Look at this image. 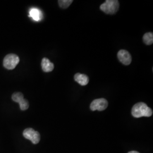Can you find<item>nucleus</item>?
Here are the masks:
<instances>
[{
	"label": "nucleus",
	"instance_id": "423d86ee",
	"mask_svg": "<svg viewBox=\"0 0 153 153\" xmlns=\"http://www.w3.org/2000/svg\"><path fill=\"white\" fill-rule=\"evenodd\" d=\"M12 99L14 102L19 104L20 108L22 111L26 110L29 107L28 102L24 98V96L21 93H14L12 95Z\"/></svg>",
	"mask_w": 153,
	"mask_h": 153
},
{
	"label": "nucleus",
	"instance_id": "ddd939ff",
	"mask_svg": "<svg viewBox=\"0 0 153 153\" xmlns=\"http://www.w3.org/2000/svg\"><path fill=\"white\" fill-rule=\"evenodd\" d=\"M138 153V152H136V151H131V152H129V153Z\"/></svg>",
	"mask_w": 153,
	"mask_h": 153
},
{
	"label": "nucleus",
	"instance_id": "f257e3e1",
	"mask_svg": "<svg viewBox=\"0 0 153 153\" xmlns=\"http://www.w3.org/2000/svg\"><path fill=\"white\" fill-rule=\"evenodd\" d=\"M131 115L136 118L150 117L153 115V110L145 103L140 102L134 104L132 107Z\"/></svg>",
	"mask_w": 153,
	"mask_h": 153
},
{
	"label": "nucleus",
	"instance_id": "f8f14e48",
	"mask_svg": "<svg viewBox=\"0 0 153 153\" xmlns=\"http://www.w3.org/2000/svg\"><path fill=\"white\" fill-rule=\"evenodd\" d=\"M73 2L72 0H59L58 1L59 5L61 8L62 9H66L69 6L71 5V3Z\"/></svg>",
	"mask_w": 153,
	"mask_h": 153
},
{
	"label": "nucleus",
	"instance_id": "39448f33",
	"mask_svg": "<svg viewBox=\"0 0 153 153\" xmlns=\"http://www.w3.org/2000/svg\"><path fill=\"white\" fill-rule=\"evenodd\" d=\"M108 101L105 99H97L91 102L90 104V109L93 111L96 110L102 111L106 109L108 107Z\"/></svg>",
	"mask_w": 153,
	"mask_h": 153
},
{
	"label": "nucleus",
	"instance_id": "0eeeda50",
	"mask_svg": "<svg viewBox=\"0 0 153 153\" xmlns=\"http://www.w3.org/2000/svg\"><path fill=\"white\" fill-rule=\"evenodd\" d=\"M117 57L121 62L125 65H129L131 63V55L126 50L121 49L117 53Z\"/></svg>",
	"mask_w": 153,
	"mask_h": 153
},
{
	"label": "nucleus",
	"instance_id": "20e7f679",
	"mask_svg": "<svg viewBox=\"0 0 153 153\" xmlns=\"http://www.w3.org/2000/svg\"><path fill=\"white\" fill-rule=\"evenodd\" d=\"M25 138L30 140L33 144L38 143L40 140V136L38 131H35L33 128H27L23 133Z\"/></svg>",
	"mask_w": 153,
	"mask_h": 153
},
{
	"label": "nucleus",
	"instance_id": "f03ea898",
	"mask_svg": "<svg viewBox=\"0 0 153 153\" xmlns=\"http://www.w3.org/2000/svg\"><path fill=\"white\" fill-rule=\"evenodd\" d=\"M119 2L117 0H107L100 6V9L107 14H115L119 9Z\"/></svg>",
	"mask_w": 153,
	"mask_h": 153
},
{
	"label": "nucleus",
	"instance_id": "6e6552de",
	"mask_svg": "<svg viewBox=\"0 0 153 153\" xmlns=\"http://www.w3.org/2000/svg\"><path fill=\"white\" fill-rule=\"evenodd\" d=\"M42 68L44 72H51L54 69V64L48 59L44 57L42 60Z\"/></svg>",
	"mask_w": 153,
	"mask_h": 153
},
{
	"label": "nucleus",
	"instance_id": "1a4fd4ad",
	"mask_svg": "<svg viewBox=\"0 0 153 153\" xmlns=\"http://www.w3.org/2000/svg\"><path fill=\"white\" fill-rule=\"evenodd\" d=\"M74 80L81 86H86L89 82V78L86 74L76 73L74 76Z\"/></svg>",
	"mask_w": 153,
	"mask_h": 153
},
{
	"label": "nucleus",
	"instance_id": "9d476101",
	"mask_svg": "<svg viewBox=\"0 0 153 153\" xmlns=\"http://www.w3.org/2000/svg\"><path fill=\"white\" fill-rule=\"evenodd\" d=\"M30 16L35 21H39L42 19V13L37 8H32L30 10Z\"/></svg>",
	"mask_w": 153,
	"mask_h": 153
},
{
	"label": "nucleus",
	"instance_id": "7ed1b4c3",
	"mask_svg": "<svg viewBox=\"0 0 153 153\" xmlns=\"http://www.w3.org/2000/svg\"><path fill=\"white\" fill-rule=\"evenodd\" d=\"M19 62V58L15 54L6 55L4 59V66L8 70L14 69Z\"/></svg>",
	"mask_w": 153,
	"mask_h": 153
},
{
	"label": "nucleus",
	"instance_id": "9b49d317",
	"mask_svg": "<svg viewBox=\"0 0 153 153\" xmlns=\"http://www.w3.org/2000/svg\"><path fill=\"white\" fill-rule=\"evenodd\" d=\"M143 41L146 45H152L153 43V34L152 33H146L143 36Z\"/></svg>",
	"mask_w": 153,
	"mask_h": 153
}]
</instances>
